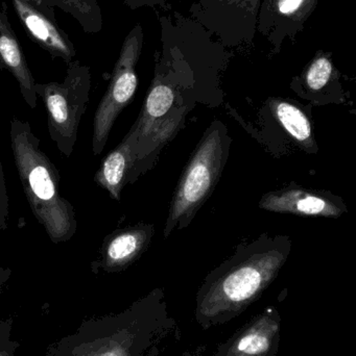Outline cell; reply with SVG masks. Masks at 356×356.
I'll list each match as a JSON object with an SVG mask.
<instances>
[{
	"mask_svg": "<svg viewBox=\"0 0 356 356\" xmlns=\"http://www.w3.org/2000/svg\"><path fill=\"white\" fill-rule=\"evenodd\" d=\"M179 337L164 292L156 289L121 313L84 320L44 356H159Z\"/></svg>",
	"mask_w": 356,
	"mask_h": 356,
	"instance_id": "6da1fadb",
	"label": "cell"
},
{
	"mask_svg": "<svg viewBox=\"0 0 356 356\" xmlns=\"http://www.w3.org/2000/svg\"><path fill=\"white\" fill-rule=\"evenodd\" d=\"M290 250L286 236H263L215 268L196 294L194 317L199 325L209 330L240 317L273 284Z\"/></svg>",
	"mask_w": 356,
	"mask_h": 356,
	"instance_id": "7a4b0ae2",
	"label": "cell"
},
{
	"mask_svg": "<svg viewBox=\"0 0 356 356\" xmlns=\"http://www.w3.org/2000/svg\"><path fill=\"white\" fill-rule=\"evenodd\" d=\"M10 141L17 172L31 213L54 244L77 234L75 207L61 194V177L52 161L40 149V140L29 122L10 120Z\"/></svg>",
	"mask_w": 356,
	"mask_h": 356,
	"instance_id": "3957f363",
	"label": "cell"
},
{
	"mask_svg": "<svg viewBox=\"0 0 356 356\" xmlns=\"http://www.w3.org/2000/svg\"><path fill=\"white\" fill-rule=\"evenodd\" d=\"M91 73L79 60L69 63L63 83H36L35 92L47 111L50 139L61 154L70 158L77 140L79 123L89 102Z\"/></svg>",
	"mask_w": 356,
	"mask_h": 356,
	"instance_id": "277c9868",
	"label": "cell"
},
{
	"mask_svg": "<svg viewBox=\"0 0 356 356\" xmlns=\"http://www.w3.org/2000/svg\"><path fill=\"white\" fill-rule=\"evenodd\" d=\"M224 158L223 129L213 123L180 179L165 225L167 238L177 224L186 225L192 221L194 213L208 198L221 175Z\"/></svg>",
	"mask_w": 356,
	"mask_h": 356,
	"instance_id": "5b68a950",
	"label": "cell"
},
{
	"mask_svg": "<svg viewBox=\"0 0 356 356\" xmlns=\"http://www.w3.org/2000/svg\"><path fill=\"white\" fill-rule=\"evenodd\" d=\"M144 33L136 25L123 42L108 89L100 100L93 118L92 152L102 154L118 115L133 99L137 90L136 65L141 54Z\"/></svg>",
	"mask_w": 356,
	"mask_h": 356,
	"instance_id": "8992f818",
	"label": "cell"
},
{
	"mask_svg": "<svg viewBox=\"0 0 356 356\" xmlns=\"http://www.w3.org/2000/svg\"><path fill=\"white\" fill-rule=\"evenodd\" d=\"M280 338L281 315L276 307H269L219 344L215 356H276Z\"/></svg>",
	"mask_w": 356,
	"mask_h": 356,
	"instance_id": "52a82bcc",
	"label": "cell"
},
{
	"mask_svg": "<svg viewBox=\"0 0 356 356\" xmlns=\"http://www.w3.org/2000/svg\"><path fill=\"white\" fill-rule=\"evenodd\" d=\"M153 226L139 225L115 230L105 238L100 259L92 261V272L118 273L133 265L146 250L153 236Z\"/></svg>",
	"mask_w": 356,
	"mask_h": 356,
	"instance_id": "ba28073f",
	"label": "cell"
},
{
	"mask_svg": "<svg viewBox=\"0 0 356 356\" xmlns=\"http://www.w3.org/2000/svg\"><path fill=\"white\" fill-rule=\"evenodd\" d=\"M12 2L23 27L36 43L52 58H62L67 65L72 62L77 50L68 35L56 24L54 17L26 0H12Z\"/></svg>",
	"mask_w": 356,
	"mask_h": 356,
	"instance_id": "9c48e42d",
	"label": "cell"
},
{
	"mask_svg": "<svg viewBox=\"0 0 356 356\" xmlns=\"http://www.w3.org/2000/svg\"><path fill=\"white\" fill-rule=\"evenodd\" d=\"M259 207L275 213L318 217L338 218L343 213L342 207L324 195L296 188L265 194Z\"/></svg>",
	"mask_w": 356,
	"mask_h": 356,
	"instance_id": "30bf717a",
	"label": "cell"
},
{
	"mask_svg": "<svg viewBox=\"0 0 356 356\" xmlns=\"http://www.w3.org/2000/svg\"><path fill=\"white\" fill-rule=\"evenodd\" d=\"M138 134L139 129L136 121L123 142L102 160L94 175L95 184L106 190L114 200H121V191L129 181L135 165Z\"/></svg>",
	"mask_w": 356,
	"mask_h": 356,
	"instance_id": "8fae6325",
	"label": "cell"
},
{
	"mask_svg": "<svg viewBox=\"0 0 356 356\" xmlns=\"http://www.w3.org/2000/svg\"><path fill=\"white\" fill-rule=\"evenodd\" d=\"M8 70L18 83L21 95L31 108L37 106L36 81L29 70L26 58L21 49L8 15L0 8V70Z\"/></svg>",
	"mask_w": 356,
	"mask_h": 356,
	"instance_id": "7c38bea8",
	"label": "cell"
},
{
	"mask_svg": "<svg viewBox=\"0 0 356 356\" xmlns=\"http://www.w3.org/2000/svg\"><path fill=\"white\" fill-rule=\"evenodd\" d=\"M271 108L278 122L300 145L313 147L315 142L311 122L298 106L284 100H274Z\"/></svg>",
	"mask_w": 356,
	"mask_h": 356,
	"instance_id": "4fadbf2b",
	"label": "cell"
},
{
	"mask_svg": "<svg viewBox=\"0 0 356 356\" xmlns=\"http://www.w3.org/2000/svg\"><path fill=\"white\" fill-rule=\"evenodd\" d=\"M318 0H267L263 6V15H273L274 23L286 27L303 24L315 10Z\"/></svg>",
	"mask_w": 356,
	"mask_h": 356,
	"instance_id": "5bb4252c",
	"label": "cell"
},
{
	"mask_svg": "<svg viewBox=\"0 0 356 356\" xmlns=\"http://www.w3.org/2000/svg\"><path fill=\"white\" fill-rule=\"evenodd\" d=\"M48 2L52 8L58 6L77 19L87 33H98L102 29V10L95 0H48Z\"/></svg>",
	"mask_w": 356,
	"mask_h": 356,
	"instance_id": "9a60e30c",
	"label": "cell"
},
{
	"mask_svg": "<svg viewBox=\"0 0 356 356\" xmlns=\"http://www.w3.org/2000/svg\"><path fill=\"white\" fill-rule=\"evenodd\" d=\"M332 73L334 65L332 60L325 54H320L307 67L305 83L311 91H319L330 83Z\"/></svg>",
	"mask_w": 356,
	"mask_h": 356,
	"instance_id": "2e32d148",
	"label": "cell"
},
{
	"mask_svg": "<svg viewBox=\"0 0 356 356\" xmlns=\"http://www.w3.org/2000/svg\"><path fill=\"white\" fill-rule=\"evenodd\" d=\"M13 318L0 321V356H15L20 347V343L12 339Z\"/></svg>",
	"mask_w": 356,
	"mask_h": 356,
	"instance_id": "e0dca14e",
	"label": "cell"
},
{
	"mask_svg": "<svg viewBox=\"0 0 356 356\" xmlns=\"http://www.w3.org/2000/svg\"><path fill=\"white\" fill-rule=\"evenodd\" d=\"M8 219H10V197L6 190L3 168L0 160V230L8 229Z\"/></svg>",
	"mask_w": 356,
	"mask_h": 356,
	"instance_id": "ac0fdd59",
	"label": "cell"
},
{
	"mask_svg": "<svg viewBox=\"0 0 356 356\" xmlns=\"http://www.w3.org/2000/svg\"><path fill=\"white\" fill-rule=\"evenodd\" d=\"M10 275H12V270L10 268L0 267V293L10 280Z\"/></svg>",
	"mask_w": 356,
	"mask_h": 356,
	"instance_id": "d6986e66",
	"label": "cell"
},
{
	"mask_svg": "<svg viewBox=\"0 0 356 356\" xmlns=\"http://www.w3.org/2000/svg\"><path fill=\"white\" fill-rule=\"evenodd\" d=\"M129 6H144V4H148V6H153V4L162 3L164 0H127Z\"/></svg>",
	"mask_w": 356,
	"mask_h": 356,
	"instance_id": "ffe728a7",
	"label": "cell"
},
{
	"mask_svg": "<svg viewBox=\"0 0 356 356\" xmlns=\"http://www.w3.org/2000/svg\"><path fill=\"white\" fill-rule=\"evenodd\" d=\"M225 1L233 2V3L250 4V6H256L258 0H225Z\"/></svg>",
	"mask_w": 356,
	"mask_h": 356,
	"instance_id": "44dd1931",
	"label": "cell"
},
{
	"mask_svg": "<svg viewBox=\"0 0 356 356\" xmlns=\"http://www.w3.org/2000/svg\"><path fill=\"white\" fill-rule=\"evenodd\" d=\"M204 348L196 349V350L194 351L188 350L186 351V353H184L181 356H203V353H204Z\"/></svg>",
	"mask_w": 356,
	"mask_h": 356,
	"instance_id": "7402d4cb",
	"label": "cell"
},
{
	"mask_svg": "<svg viewBox=\"0 0 356 356\" xmlns=\"http://www.w3.org/2000/svg\"><path fill=\"white\" fill-rule=\"evenodd\" d=\"M269 356H275V355H269Z\"/></svg>",
	"mask_w": 356,
	"mask_h": 356,
	"instance_id": "603a6c76",
	"label": "cell"
}]
</instances>
